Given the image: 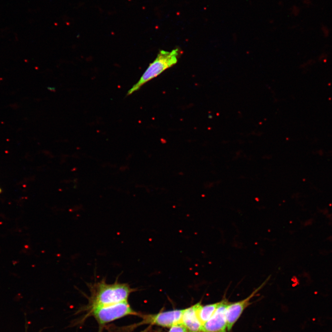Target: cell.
Returning <instances> with one entry per match:
<instances>
[{"label": "cell", "mask_w": 332, "mask_h": 332, "mask_svg": "<svg viewBox=\"0 0 332 332\" xmlns=\"http://www.w3.org/2000/svg\"><path fill=\"white\" fill-rule=\"evenodd\" d=\"M1 189L0 188V193H1Z\"/></svg>", "instance_id": "cell-12"}, {"label": "cell", "mask_w": 332, "mask_h": 332, "mask_svg": "<svg viewBox=\"0 0 332 332\" xmlns=\"http://www.w3.org/2000/svg\"><path fill=\"white\" fill-rule=\"evenodd\" d=\"M89 286L91 293L90 299L91 309L128 301L132 291L128 284L117 282L108 284L103 279L89 284Z\"/></svg>", "instance_id": "cell-1"}, {"label": "cell", "mask_w": 332, "mask_h": 332, "mask_svg": "<svg viewBox=\"0 0 332 332\" xmlns=\"http://www.w3.org/2000/svg\"><path fill=\"white\" fill-rule=\"evenodd\" d=\"M91 312L100 325H104L129 315H140L132 309L128 301L92 308Z\"/></svg>", "instance_id": "cell-3"}, {"label": "cell", "mask_w": 332, "mask_h": 332, "mask_svg": "<svg viewBox=\"0 0 332 332\" xmlns=\"http://www.w3.org/2000/svg\"><path fill=\"white\" fill-rule=\"evenodd\" d=\"M199 304L198 303L184 311L181 323L189 332H202V325L197 315Z\"/></svg>", "instance_id": "cell-7"}, {"label": "cell", "mask_w": 332, "mask_h": 332, "mask_svg": "<svg viewBox=\"0 0 332 332\" xmlns=\"http://www.w3.org/2000/svg\"><path fill=\"white\" fill-rule=\"evenodd\" d=\"M168 332H189V331L183 325L180 323L171 327Z\"/></svg>", "instance_id": "cell-9"}, {"label": "cell", "mask_w": 332, "mask_h": 332, "mask_svg": "<svg viewBox=\"0 0 332 332\" xmlns=\"http://www.w3.org/2000/svg\"><path fill=\"white\" fill-rule=\"evenodd\" d=\"M219 302L202 306L199 303L197 308V315L202 326L209 320L217 310Z\"/></svg>", "instance_id": "cell-8"}, {"label": "cell", "mask_w": 332, "mask_h": 332, "mask_svg": "<svg viewBox=\"0 0 332 332\" xmlns=\"http://www.w3.org/2000/svg\"><path fill=\"white\" fill-rule=\"evenodd\" d=\"M150 327H148V328H147L146 329H145V330H143V331H141V332H149V330H150Z\"/></svg>", "instance_id": "cell-10"}, {"label": "cell", "mask_w": 332, "mask_h": 332, "mask_svg": "<svg viewBox=\"0 0 332 332\" xmlns=\"http://www.w3.org/2000/svg\"><path fill=\"white\" fill-rule=\"evenodd\" d=\"M267 281L264 282L259 287L251 293L250 296L243 300H240L234 303H230L228 304L227 308L226 316L227 322V330L230 331L231 330L236 322L241 316L244 311L249 305L251 304V299L255 297L258 291L263 288L267 283Z\"/></svg>", "instance_id": "cell-6"}, {"label": "cell", "mask_w": 332, "mask_h": 332, "mask_svg": "<svg viewBox=\"0 0 332 332\" xmlns=\"http://www.w3.org/2000/svg\"><path fill=\"white\" fill-rule=\"evenodd\" d=\"M230 302L226 299L219 302L214 313L202 326V332H227V308Z\"/></svg>", "instance_id": "cell-5"}, {"label": "cell", "mask_w": 332, "mask_h": 332, "mask_svg": "<svg viewBox=\"0 0 332 332\" xmlns=\"http://www.w3.org/2000/svg\"><path fill=\"white\" fill-rule=\"evenodd\" d=\"M180 52L179 48H175L171 51H160L155 60L150 64L139 81L128 90L127 96L138 91L146 83L177 63Z\"/></svg>", "instance_id": "cell-2"}, {"label": "cell", "mask_w": 332, "mask_h": 332, "mask_svg": "<svg viewBox=\"0 0 332 332\" xmlns=\"http://www.w3.org/2000/svg\"><path fill=\"white\" fill-rule=\"evenodd\" d=\"M161 332V331L160 330H155V331H154V332Z\"/></svg>", "instance_id": "cell-11"}, {"label": "cell", "mask_w": 332, "mask_h": 332, "mask_svg": "<svg viewBox=\"0 0 332 332\" xmlns=\"http://www.w3.org/2000/svg\"><path fill=\"white\" fill-rule=\"evenodd\" d=\"M184 310L163 312L154 315H142L140 324L154 325L165 328H171L181 323Z\"/></svg>", "instance_id": "cell-4"}]
</instances>
